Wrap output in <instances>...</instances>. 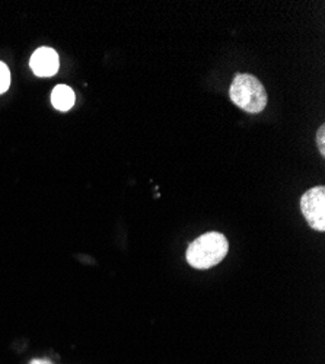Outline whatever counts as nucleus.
I'll return each mask as SVG.
<instances>
[{
    "label": "nucleus",
    "instance_id": "nucleus-1",
    "mask_svg": "<svg viewBox=\"0 0 325 364\" xmlns=\"http://www.w3.org/2000/svg\"><path fill=\"white\" fill-rule=\"evenodd\" d=\"M229 244L225 235L209 232L193 240L187 250V261L197 269H209L228 255Z\"/></svg>",
    "mask_w": 325,
    "mask_h": 364
},
{
    "label": "nucleus",
    "instance_id": "nucleus-2",
    "mask_svg": "<svg viewBox=\"0 0 325 364\" xmlns=\"http://www.w3.org/2000/svg\"><path fill=\"white\" fill-rule=\"evenodd\" d=\"M229 97L236 107L250 114H258L267 105V92L262 83L248 73L235 76L229 89Z\"/></svg>",
    "mask_w": 325,
    "mask_h": 364
},
{
    "label": "nucleus",
    "instance_id": "nucleus-3",
    "mask_svg": "<svg viewBox=\"0 0 325 364\" xmlns=\"http://www.w3.org/2000/svg\"><path fill=\"white\" fill-rule=\"evenodd\" d=\"M301 210L314 230H325V188L314 187L301 198Z\"/></svg>",
    "mask_w": 325,
    "mask_h": 364
},
{
    "label": "nucleus",
    "instance_id": "nucleus-4",
    "mask_svg": "<svg viewBox=\"0 0 325 364\" xmlns=\"http://www.w3.org/2000/svg\"><path fill=\"white\" fill-rule=\"evenodd\" d=\"M29 66H31L37 76L48 77L57 73L58 66H60V60H58V55L53 48L41 47L31 55Z\"/></svg>",
    "mask_w": 325,
    "mask_h": 364
},
{
    "label": "nucleus",
    "instance_id": "nucleus-5",
    "mask_svg": "<svg viewBox=\"0 0 325 364\" xmlns=\"http://www.w3.org/2000/svg\"><path fill=\"white\" fill-rule=\"evenodd\" d=\"M51 104L58 111H68L75 105V92L66 85H58L51 92Z\"/></svg>",
    "mask_w": 325,
    "mask_h": 364
},
{
    "label": "nucleus",
    "instance_id": "nucleus-6",
    "mask_svg": "<svg viewBox=\"0 0 325 364\" xmlns=\"http://www.w3.org/2000/svg\"><path fill=\"white\" fill-rule=\"evenodd\" d=\"M11 85V72L5 63L0 62V94L6 92Z\"/></svg>",
    "mask_w": 325,
    "mask_h": 364
},
{
    "label": "nucleus",
    "instance_id": "nucleus-7",
    "mask_svg": "<svg viewBox=\"0 0 325 364\" xmlns=\"http://www.w3.org/2000/svg\"><path fill=\"white\" fill-rule=\"evenodd\" d=\"M316 144L321 151V155H325V126H321L316 133Z\"/></svg>",
    "mask_w": 325,
    "mask_h": 364
},
{
    "label": "nucleus",
    "instance_id": "nucleus-8",
    "mask_svg": "<svg viewBox=\"0 0 325 364\" xmlns=\"http://www.w3.org/2000/svg\"><path fill=\"white\" fill-rule=\"evenodd\" d=\"M29 364H53V363L50 360H47V358H36Z\"/></svg>",
    "mask_w": 325,
    "mask_h": 364
}]
</instances>
